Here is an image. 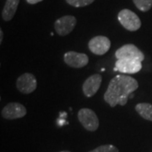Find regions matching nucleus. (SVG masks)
I'll list each match as a JSON object with an SVG mask.
<instances>
[{"label":"nucleus","mask_w":152,"mask_h":152,"mask_svg":"<svg viewBox=\"0 0 152 152\" xmlns=\"http://www.w3.org/2000/svg\"><path fill=\"white\" fill-rule=\"evenodd\" d=\"M139 87V83L134 78L129 75H118L115 76L109 83L104 94V101L115 107L118 104L125 106L132 93Z\"/></svg>","instance_id":"1"},{"label":"nucleus","mask_w":152,"mask_h":152,"mask_svg":"<svg viewBox=\"0 0 152 152\" xmlns=\"http://www.w3.org/2000/svg\"><path fill=\"white\" fill-rule=\"evenodd\" d=\"M118 20L124 27L129 31H136L141 26V20L133 11L124 9L118 13Z\"/></svg>","instance_id":"2"},{"label":"nucleus","mask_w":152,"mask_h":152,"mask_svg":"<svg viewBox=\"0 0 152 152\" xmlns=\"http://www.w3.org/2000/svg\"><path fill=\"white\" fill-rule=\"evenodd\" d=\"M78 119L88 131L94 132L99 128V119L96 113L90 108H81L78 112Z\"/></svg>","instance_id":"3"},{"label":"nucleus","mask_w":152,"mask_h":152,"mask_svg":"<svg viewBox=\"0 0 152 152\" xmlns=\"http://www.w3.org/2000/svg\"><path fill=\"white\" fill-rule=\"evenodd\" d=\"M115 56L118 59H134L142 62L145 60V55L134 44H125L118 48Z\"/></svg>","instance_id":"4"},{"label":"nucleus","mask_w":152,"mask_h":152,"mask_svg":"<svg viewBox=\"0 0 152 152\" xmlns=\"http://www.w3.org/2000/svg\"><path fill=\"white\" fill-rule=\"evenodd\" d=\"M37 86V80L32 74L25 73L17 79L16 87L22 94H31Z\"/></svg>","instance_id":"5"},{"label":"nucleus","mask_w":152,"mask_h":152,"mask_svg":"<svg viewBox=\"0 0 152 152\" xmlns=\"http://www.w3.org/2000/svg\"><path fill=\"white\" fill-rule=\"evenodd\" d=\"M88 48L96 55H104L111 48V41L105 36H96L89 41Z\"/></svg>","instance_id":"6"},{"label":"nucleus","mask_w":152,"mask_h":152,"mask_svg":"<svg viewBox=\"0 0 152 152\" xmlns=\"http://www.w3.org/2000/svg\"><path fill=\"white\" fill-rule=\"evenodd\" d=\"M77 23V20L73 15H65L58 19L54 23L55 31L61 37H64L73 31Z\"/></svg>","instance_id":"7"},{"label":"nucleus","mask_w":152,"mask_h":152,"mask_svg":"<svg viewBox=\"0 0 152 152\" xmlns=\"http://www.w3.org/2000/svg\"><path fill=\"white\" fill-rule=\"evenodd\" d=\"M26 115V108L19 102L7 104L1 112V116L8 120L17 119Z\"/></svg>","instance_id":"8"},{"label":"nucleus","mask_w":152,"mask_h":152,"mask_svg":"<svg viewBox=\"0 0 152 152\" xmlns=\"http://www.w3.org/2000/svg\"><path fill=\"white\" fill-rule=\"evenodd\" d=\"M64 63L71 68L81 69L89 63V57L85 53H76L74 51L67 52L64 56Z\"/></svg>","instance_id":"9"},{"label":"nucleus","mask_w":152,"mask_h":152,"mask_svg":"<svg viewBox=\"0 0 152 152\" xmlns=\"http://www.w3.org/2000/svg\"><path fill=\"white\" fill-rule=\"evenodd\" d=\"M102 81V76L100 74H95L87 78L82 86V91L84 95L86 97L94 96L101 86Z\"/></svg>","instance_id":"10"},{"label":"nucleus","mask_w":152,"mask_h":152,"mask_svg":"<svg viewBox=\"0 0 152 152\" xmlns=\"http://www.w3.org/2000/svg\"><path fill=\"white\" fill-rule=\"evenodd\" d=\"M118 71L123 74H136L141 70L140 61L134 59H118L115 63Z\"/></svg>","instance_id":"11"},{"label":"nucleus","mask_w":152,"mask_h":152,"mask_svg":"<svg viewBox=\"0 0 152 152\" xmlns=\"http://www.w3.org/2000/svg\"><path fill=\"white\" fill-rule=\"evenodd\" d=\"M20 0H7L5 5L4 7V10L2 12V17L4 20L10 21L15 16L17 8L19 5Z\"/></svg>","instance_id":"12"},{"label":"nucleus","mask_w":152,"mask_h":152,"mask_svg":"<svg viewBox=\"0 0 152 152\" xmlns=\"http://www.w3.org/2000/svg\"><path fill=\"white\" fill-rule=\"evenodd\" d=\"M136 112L144 119L152 122V105L146 102H141L135 106Z\"/></svg>","instance_id":"13"},{"label":"nucleus","mask_w":152,"mask_h":152,"mask_svg":"<svg viewBox=\"0 0 152 152\" xmlns=\"http://www.w3.org/2000/svg\"><path fill=\"white\" fill-rule=\"evenodd\" d=\"M137 9L142 12L149 11L152 7V0H133Z\"/></svg>","instance_id":"14"},{"label":"nucleus","mask_w":152,"mask_h":152,"mask_svg":"<svg viewBox=\"0 0 152 152\" xmlns=\"http://www.w3.org/2000/svg\"><path fill=\"white\" fill-rule=\"evenodd\" d=\"M95 0H66V2L73 7L80 8L91 4Z\"/></svg>","instance_id":"15"},{"label":"nucleus","mask_w":152,"mask_h":152,"mask_svg":"<svg viewBox=\"0 0 152 152\" xmlns=\"http://www.w3.org/2000/svg\"><path fill=\"white\" fill-rule=\"evenodd\" d=\"M89 152H119L118 149L113 145H105L96 147L92 151Z\"/></svg>","instance_id":"16"},{"label":"nucleus","mask_w":152,"mask_h":152,"mask_svg":"<svg viewBox=\"0 0 152 152\" xmlns=\"http://www.w3.org/2000/svg\"><path fill=\"white\" fill-rule=\"evenodd\" d=\"M42 1H43V0H26V2H27L28 4H36L40 3Z\"/></svg>","instance_id":"17"},{"label":"nucleus","mask_w":152,"mask_h":152,"mask_svg":"<svg viewBox=\"0 0 152 152\" xmlns=\"http://www.w3.org/2000/svg\"><path fill=\"white\" fill-rule=\"evenodd\" d=\"M3 36H4V32L2 30H0V43H2L3 42Z\"/></svg>","instance_id":"18"},{"label":"nucleus","mask_w":152,"mask_h":152,"mask_svg":"<svg viewBox=\"0 0 152 152\" xmlns=\"http://www.w3.org/2000/svg\"><path fill=\"white\" fill-rule=\"evenodd\" d=\"M134 94L132 93L130 96H129V98H133V97H134Z\"/></svg>","instance_id":"19"},{"label":"nucleus","mask_w":152,"mask_h":152,"mask_svg":"<svg viewBox=\"0 0 152 152\" xmlns=\"http://www.w3.org/2000/svg\"><path fill=\"white\" fill-rule=\"evenodd\" d=\"M59 152H71L69 151H59Z\"/></svg>","instance_id":"20"}]
</instances>
